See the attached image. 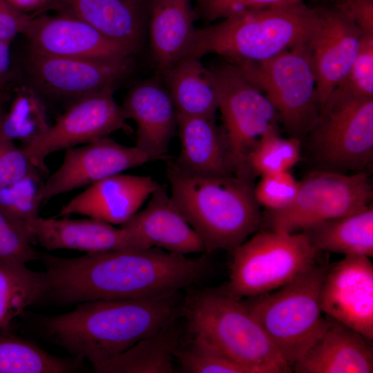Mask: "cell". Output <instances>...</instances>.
Here are the masks:
<instances>
[{"mask_svg": "<svg viewBox=\"0 0 373 373\" xmlns=\"http://www.w3.org/2000/svg\"><path fill=\"white\" fill-rule=\"evenodd\" d=\"M170 196L203 242L206 252L233 251L258 230L262 216L252 179L167 169Z\"/></svg>", "mask_w": 373, "mask_h": 373, "instance_id": "obj_3", "label": "cell"}, {"mask_svg": "<svg viewBox=\"0 0 373 373\" xmlns=\"http://www.w3.org/2000/svg\"><path fill=\"white\" fill-rule=\"evenodd\" d=\"M327 266L316 262L287 285L240 299L290 367L306 354L327 327L321 300Z\"/></svg>", "mask_w": 373, "mask_h": 373, "instance_id": "obj_6", "label": "cell"}, {"mask_svg": "<svg viewBox=\"0 0 373 373\" xmlns=\"http://www.w3.org/2000/svg\"><path fill=\"white\" fill-rule=\"evenodd\" d=\"M326 317L325 331L306 354L291 366L292 372H373L372 341L352 327Z\"/></svg>", "mask_w": 373, "mask_h": 373, "instance_id": "obj_23", "label": "cell"}, {"mask_svg": "<svg viewBox=\"0 0 373 373\" xmlns=\"http://www.w3.org/2000/svg\"><path fill=\"white\" fill-rule=\"evenodd\" d=\"M180 151L174 164L194 175L233 174L223 129L215 118L178 115Z\"/></svg>", "mask_w": 373, "mask_h": 373, "instance_id": "obj_25", "label": "cell"}, {"mask_svg": "<svg viewBox=\"0 0 373 373\" xmlns=\"http://www.w3.org/2000/svg\"><path fill=\"white\" fill-rule=\"evenodd\" d=\"M0 103H3V95L0 90Z\"/></svg>", "mask_w": 373, "mask_h": 373, "instance_id": "obj_45", "label": "cell"}, {"mask_svg": "<svg viewBox=\"0 0 373 373\" xmlns=\"http://www.w3.org/2000/svg\"><path fill=\"white\" fill-rule=\"evenodd\" d=\"M115 87L78 98L39 138L22 147L31 162L47 173L52 153L85 144L125 128L126 117L113 96Z\"/></svg>", "mask_w": 373, "mask_h": 373, "instance_id": "obj_12", "label": "cell"}, {"mask_svg": "<svg viewBox=\"0 0 373 373\" xmlns=\"http://www.w3.org/2000/svg\"><path fill=\"white\" fill-rule=\"evenodd\" d=\"M48 296L64 304L151 298L190 287L208 260L157 247L95 253L76 258L43 254Z\"/></svg>", "mask_w": 373, "mask_h": 373, "instance_id": "obj_1", "label": "cell"}, {"mask_svg": "<svg viewBox=\"0 0 373 373\" xmlns=\"http://www.w3.org/2000/svg\"><path fill=\"white\" fill-rule=\"evenodd\" d=\"M160 186L151 176L117 174L89 185L64 205L57 216L79 214L121 226Z\"/></svg>", "mask_w": 373, "mask_h": 373, "instance_id": "obj_18", "label": "cell"}, {"mask_svg": "<svg viewBox=\"0 0 373 373\" xmlns=\"http://www.w3.org/2000/svg\"><path fill=\"white\" fill-rule=\"evenodd\" d=\"M195 20L205 23L221 20L234 13L252 9L269 8L305 0H192Z\"/></svg>", "mask_w": 373, "mask_h": 373, "instance_id": "obj_38", "label": "cell"}, {"mask_svg": "<svg viewBox=\"0 0 373 373\" xmlns=\"http://www.w3.org/2000/svg\"><path fill=\"white\" fill-rule=\"evenodd\" d=\"M178 318L123 352L93 365L97 373H172L181 345Z\"/></svg>", "mask_w": 373, "mask_h": 373, "instance_id": "obj_27", "label": "cell"}, {"mask_svg": "<svg viewBox=\"0 0 373 373\" xmlns=\"http://www.w3.org/2000/svg\"><path fill=\"white\" fill-rule=\"evenodd\" d=\"M10 43L0 39V84L6 78L10 67Z\"/></svg>", "mask_w": 373, "mask_h": 373, "instance_id": "obj_43", "label": "cell"}, {"mask_svg": "<svg viewBox=\"0 0 373 373\" xmlns=\"http://www.w3.org/2000/svg\"><path fill=\"white\" fill-rule=\"evenodd\" d=\"M254 186V195L260 206L276 212L288 207L298 191L299 181L289 171L260 176Z\"/></svg>", "mask_w": 373, "mask_h": 373, "instance_id": "obj_37", "label": "cell"}, {"mask_svg": "<svg viewBox=\"0 0 373 373\" xmlns=\"http://www.w3.org/2000/svg\"><path fill=\"white\" fill-rule=\"evenodd\" d=\"M335 4L353 19L363 34H373V0H336Z\"/></svg>", "mask_w": 373, "mask_h": 373, "instance_id": "obj_41", "label": "cell"}, {"mask_svg": "<svg viewBox=\"0 0 373 373\" xmlns=\"http://www.w3.org/2000/svg\"><path fill=\"white\" fill-rule=\"evenodd\" d=\"M121 227L146 247L184 256L206 252L199 236L161 186L150 196L146 207Z\"/></svg>", "mask_w": 373, "mask_h": 373, "instance_id": "obj_22", "label": "cell"}, {"mask_svg": "<svg viewBox=\"0 0 373 373\" xmlns=\"http://www.w3.org/2000/svg\"><path fill=\"white\" fill-rule=\"evenodd\" d=\"M31 17L0 0V39L10 42L17 35L23 34Z\"/></svg>", "mask_w": 373, "mask_h": 373, "instance_id": "obj_40", "label": "cell"}, {"mask_svg": "<svg viewBox=\"0 0 373 373\" xmlns=\"http://www.w3.org/2000/svg\"><path fill=\"white\" fill-rule=\"evenodd\" d=\"M218 95V109L233 174L252 179L249 157L262 136L276 127V111L269 100L228 62L210 68Z\"/></svg>", "mask_w": 373, "mask_h": 373, "instance_id": "obj_10", "label": "cell"}, {"mask_svg": "<svg viewBox=\"0 0 373 373\" xmlns=\"http://www.w3.org/2000/svg\"><path fill=\"white\" fill-rule=\"evenodd\" d=\"M192 0H151L148 22L151 55L160 73L186 58L196 28Z\"/></svg>", "mask_w": 373, "mask_h": 373, "instance_id": "obj_24", "label": "cell"}, {"mask_svg": "<svg viewBox=\"0 0 373 373\" xmlns=\"http://www.w3.org/2000/svg\"><path fill=\"white\" fill-rule=\"evenodd\" d=\"M49 126L44 103L32 88L23 86L0 119V140H19L26 145L41 137Z\"/></svg>", "mask_w": 373, "mask_h": 373, "instance_id": "obj_31", "label": "cell"}, {"mask_svg": "<svg viewBox=\"0 0 373 373\" xmlns=\"http://www.w3.org/2000/svg\"><path fill=\"white\" fill-rule=\"evenodd\" d=\"M178 293L83 302L70 312L42 318L41 326L54 343L94 365L123 352L181 316Z\"/></svg>", "mask_w": 373, "mask_h": 373, "instance_id": "obj_2", "label": "cell"}, {"mask_svg": "<svg viewBox=\"0 0 373 373\" xmlns=\"http://www.w3.org/2000/svg\"><path fill=\"white\" fill-rule=\"evenodd\" d=\"M151 0H51L47 8L76 17L136 53L148 28Z\"/></svg>", "mask_w": 373, "mask_h": 373, "instance_id": "obj_20", "label": "cell"}, {"mask_svg": "<svg viewBox=\"0 0 373 373\" xmlns=\"http://www.w3.org/2000/svg\"><path fill=\"white\" fill-rule=\"evenodd\" d=\"M180 315L192 338L205 343L248 368L251 373H290L258 323L240 299L224 287L190 289Z\"/></svg>", "mask_w": 373, "mask_h": 373, "instance_id": "obj_5", "label": "cell"}, {"mask_svg": "<svg viewBox=\"0 0 373 373\" xmlns=\"http://www.w3.org/2000/svg\"><path fill=\"white\" fill-rule=\"evenodd\" d=\"M82 359L52 355L35 343L0 330V373H68L79 370Z\"/></svg>", "mask_w": 373, "mask_h": 373, "instance_id": "obj_30", "label": "cell"}, {"mask_svg": "<svg viewBox=\"0 0 373 373\" xmlns=\"http://www.w3.org/2000/svg\"><path fill=\"white\" fill-rule=\"evenodd\" d=\"M317 10L319 23L309 46L321 109L348 73L363 33L353 19L336 4Z\"/></svg>", "mask_w": 373, "mask_h": 373, "instance_id": "obj_17", "label": "cell"}, {"mask_svg": "<svg viewBox=\"0 0 373 373\" xmlns=\"http://www.w3.org/2000/svg\"><path fill=\"white\" fill-rule=\"evenodd\" d=\"M231 63L264 93L291 137L300 140L310 132L321 107L309 43L265 61Z\"/></svg>", "mask_w": 373, "mask_h": 373, "instance_id": "obj_8", "label": "cell"}, {"mask_svg": "<svg viewBox=\"0 0 373 373\" xmlns=\"http://www.w3.org/2000/svg\"><path fill=\"white\" fill-rule=\"evenodd\" d=\"M178 115L215 118L218 95L209 68L197 57H186L158 73Z\"/></svg>", "mask_w": 373, "mask_h": 373, "instance_id": "obj_26", "label": "cell"}, {"mask_svg": "<svg viewBox=\"0 0 373 373\" xmlns=\"http://www.w3.org/2000/svg\"><path fill=\"white\" fill-rule=\"evenodd\" d=\"M37 169L22 148L0 140V190Z\"/></svg>", "mask_w": 373, "mask_h": 373, "instance_id": "obj_39", "label": "cell"}, {"mask_svg": "<svg viewBox=\"0 0 373 373\" xmlns=\"http://www.w3.org/2000/svg\"><path fill=\"white\" fill-rule=\"evenodd\" d=\"M122 107L137 126L135 146L154 160L168 155L178 129V113L160 77L140 82L126 95Z\"/></svg>", "mask_w": 373, "mask_h": 373, "instance_id": "obj_19", "label": "cell"}, {"mask_svg": "<svg viewBox=\"0 0 373 373\" xmlns=\"http://www.w3.org/2000/svg\"><path fill=\"white\" fill-rule=\"evenodd\" d=\"M133 57L101 60L54 56L30 50L29 70L35 84L46 93L78 98L115 87L133 67Z\"/></svg>", "mask_w": 373, "mask_h": 373, "instance_id": "obj_15", "label": "cell"}, {"mask_svg": "<svg viewBox=\"0 0 373 373\" xmlns=\"http://www.w3.org/2000/svg\"><path fill=\"white\" fill-rule=\"evenodd\" d=\"M23 35L31 51L44 55L118 60L134 54L88 23L64 14L31 17Z\"/></svg>", "mask_w": 373, "mask_h": 373, "instance_id": "obj_16", "label": "cell"}, {"mask_svg": "<svg viewBox=\"0 0 373 373\" xmlns=\"http://www.w3.org/2000/svg\"><path fill=\"white\" fill-rule=\"evenodd\" d=\"M336 87L356 97H373V34H362L349 71Z\"/></svg>", "mask_w": 373, "mask_h": 373, "instance_id": "obj_35", "label": "cell"}, {"mask_svg": "<svg viewBox=\"0 0 373 373\" xmlns=\"http://www.w3.org/2000/svg\"><path fill=\"white\" fill-rule=\"evenodd\" d=\"M16 9L26 13L47 8L51 0H5Z\"/></svg>", "mask_w": 373, "mask_h": 373, "instance_id": "obj_42", "label": "cell"}, {"mask_svg": "<svg viewBox=\"0 0 373 373\" xmlns=\"http://www.w3.org/2000/svg\"><path fill=\"white\" fill-rule=\"evenodd\" d=\"M300 142L296 137H281L272 128L265 133L249 157L253 175L260 176L289 171L300 159Z\"/></svg>", "mask_w": 373, "mask_h": 373, "instance_id": "obj_32", "label": "cell"}, {"mask_svg": "<svg viewBox=\"0 0 373 373\" xmlns=\"http://www.w3.org/2000/svg\"><path fill=\"white\" fill-rule=\"evenodd\" d=\"M308 134L324 169L364 171L373 155V97L335 88Z\"/></svg>", "mask_w": 373, "mask_h": 373, "instance_id": "obj_9", "label": "cell"}, {"mask_svg": "<svg viewBox=\"0 0 373 373\" xmlns=\"http://www.w3.org/2000/svg\"><path fill=\"white\" fill-rule=\"evenodd\" d=\"M326 316L373 340V265L364 256H345L327 265L321 291Z\"/></svg>", "mask_w": 373, "mask_h": 373, "instance_id": "obj_14", "label": "cell"}, {"mask_svg": "<svg viewBox=\"0 0 373 373\" xmlns=\"http://www.w3.org/2000/svg\"><path fill=\"white\" fill-rule=\"evenodd\" d=\"M40 169L35 170L0 190V211L26 227L39 217L44 185Z\"/></svg>", "mask_w": 373, "mask_h": 373, "instance_id": "obj_33", "label": "cell"}, {"mask_svg": "<svg viewBox=\"0 0 373 373\" xmlns=\"http://www.w3.org/2000/svg\"><path fill=\"white\" fill-rule=\"evenodd\" d=\"M151 161L152 157L136 146L122 145L108 136L68 149L60 166L44 182L42 204L60 194Z\"/></svg>", "mask_w": 373, "mask_h": 373, "instance_id": "obj_13", "label": "cell"}, {"mask_svg": "<svg viewBox=\"0 0 373 373\" xmlns=\"http://www.w3.org/2000/svg\"><path fill=\"white\" fill-rule=\"evenodd\" d=\"M313 247L345 256H373V207L320 222L303 231Z\"/></svg>", "mask_w": 373, "mask_h": 373, "instance_id": "obj_28", "label": "cell"}, {"mask_svg": "<svg viewBox=\"0 0 373 373\" xmlns=\"http://www.w3.org/2000/svg\"><path fill=\"white\" fill-rule=\"evenodd\" d=\"M2 104L3 103H0V119H1V116H2V115H3L2 108H1Z\"/></svg>", "mask_w": 373, "mask_h": 373, "instance_id": "obj_44", "label": "cell"}, {"mask_svg": "<svg viewBox=\"0 0 373 373\" xmlns=\"http://www.w3.org/2000/svg\"><path fill=\"white\" fill-rule=\"evenodd\" d=\"M5 1V0H4Z\"/></svg>", "mask_w": 373, "mask_h": 373, "instance_id": "obj_46", "label": "cell"}, {"mask_svg": "<svg viewBox=\"0 0 373 373\" xmlns=\"http://www.w3.org/2000/svg\"><path fill=\"white\" fill-rule=\"evenodd\" d=\"M318 23L317 8L304 1L240 11L196 28L187 57L216 54L231 62L265 61L308 44Z\"/></svg>", "mask_w": 373, "mask_h": 373, "instance_id": "obj_4", "label": "cell"}, {"mask_svg": "<svg viewBox=\"0 0 373 373\" xmlns=\"http://www.w3.org/2000/svg\"><path fill=\"white\" fill-rule=\"evenodd\" d=\"M36 240L28 230L0 211V259L26 264L39 259L32 247Z\"/></svg>", "mask_w": 373, "mask_h": 373, "instance_id": "obj_36", "label": "cell"}, {"mask_svg": "<svg viewBox=\"0 0 373 373\" xmlns=\"http://www.w3.org/2000/svg\"><path fill=\"white\" fill-rule=\"evenodd\" d=\"M36 242L48 251L67 249L86 253L146 247L125 229L93 219L44 218L26 224Z\"/></svg>", "mask_w": 373, "mask_h": 373, "instance_id": "obj_21", "label": "cell"}, {"mask_svg": "<svg viewBox=\"0 0 373 373\" xmlns=\"http://www.w3.org/2000/svg\"><path fill=\"white\" fill-rule=\"evenodd\" d=\"M45 271L30 269L26 264L0 259V330L10 328L26 308L45 296Z\"/></svg>", "mask_w": 373, "mask_h": 373, "instance_id": "obj_29", "label": "cell"}, {"mask_svg": "<svg viewBox=\"0 0 373 373\" xmlns=\"http://www.w3.org/2000/svg\"><path fill=\"white\" fill-rule=\"evenodd\" d=\"M224 287L237 299L254 297L294 281L315 263L318 251L303 232L261 231L233 251Z\"/></svg>", "mask_w": 373, "mask_h": 373, "instance_id": "obj_7", "label": "cell"}, {"mask_svg": "<svg viewBox=\"0 0 373 373\" xmlns=\"http://www.w3.org/2000/svg\"><path fill=\"white\" fill-rule=\"evenodd\" d=\"M175 360L187 373H251L243 365L194 338L180 345Z\"/></svg>", "mask_w": 373, "mask_h": 373, "instance_id": "obj_34", "label": "cell"}, {"mask_svg": "<svg viewBox=\"0 0 373 373\" xmlns=\"http://www.w3.org/2000/svg\"><path fill=\"white\" fill-rule=\"evenodd\" d=\"M372 188L365 171L347 174L322 169L299 182L291 204L268 211L270 229L284 233L306 230L320 222L360 211L372 204Z\"/></svg>", "mask_w": 373, "mask_h": 373, "instance_id": "obj_11", "label": "cell"}]
</instances>
